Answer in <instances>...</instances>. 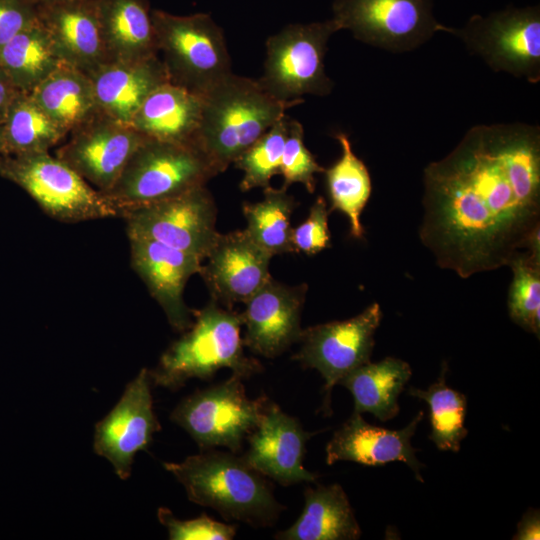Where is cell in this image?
I'll list each match as a JSON object with an SVG mask.
<instances>
[{"label": "cell", "instance_id": "obj_1", "mask_svg": "<svg viewBox=\"0 0 540 540\" xmlns=\"http://www.w3.org/2000/svg\"><path fill=\"white\" fill-rule=\"evenodd\" d=\"M419 237L461 278L508 266L540 233V128H470L423 173Z\"/></svg>", "mask_w": 540, "mask_h": 540}, {"label": "cell", "instance_id": "obj_2", "mask_svg": "<svg viewBox=\"0 0 540 540\" xmlns=\"http://www.w3.org/2000/svg\"><path fill=\"white\" fill-rule=\"evenodd\" d=\"M303 99L281 101L251 78L231 73L203 95L195 145L217 173L230 164Z\"/></svg>", "mask_w": 540, "mask_h": 540}, {"label": "cell", "instance_id": "obj_3", "mask_svg": "<svg viewBox=\"0 0 540 540\" xmlns=\"http://www.w3.org/2000/svg\"><path fill=\"white\" fill-rule=\"evenodd\" d=\"M163 467L180 482L190 501L216 510L227 520L269 526L284 509L265 476L233 452L208 451Z\"/></svg>", "mask_w": 540, "mask_h": 540}, {"label": "cell", "instance_id": "obj_4", "mask_svg": "<svg viewBox=\"0 0 540 540\" xmlns=\"http://www.w3.org/2000/svg\"><path fill=\"white\" fill-rule=\"evenodd\" d=\"M194 316L192 325L149 371L152 384L174 391L193 378L208 380L223 368L242 379L261 370V365L244 353L240 313L211 300Z\"/></svg>", "mask_w": 540, "mask_h": 540}, {"label": "cell", "instance_id": "obj_5", "mask_svg": "<svg viewBox=\"0 0 540 540\" xmlns=\"http://www.w3.org/2000/svg\"><path fill=\"white\" fill-rule=\"evenodd\" d=\"M218 173L195 144L146 138L105 193L119 211L159 202L206 183Z\"/></svg>", "mask_w": 540, "mask_h": 540}, {"label": "cell", "instance_id": "obj_6", "mask_svg": "<svg viewBox=\"0 0 540 540\" xmlns=\"http://www.w3.org/2000/svg\"><path fill=\"white\" fill-rule=\"evenodd\" d=\"M152 22L169 82L203 96L233 73L223 30L209 14L155 9Z\"/></svg>", "mask_w": 540, "mask_h": 540}, {"label": "cell", "instance_id": "obj_7", "mask_svg": "<svg viewBox=\"0 0 540 540\" xmlns=\"http://www.w3.org/2000/svg\"><path fill=\"white\" fill-rule=\"evenodd\" d=\"M0 174L64 223L120 217L114 204L56 156L35 152L0 157Z\"/></svg>", "mask_w": 540, "mask_h": 540}, {"label": "cell", "instance_id": "obj_8", "mask_svg": "<svg viewBox=\"0 0 540 540\" xmlns=\"http://www.w3.org/2000/svg\"><path fill=\"white\" fill-rule=\"evenodd\" d=\"M339 27L334 19L309 24H290L266 41L262 76L257 79L281 101L304 95H328L334 82L325 73L324 57L330 37Z\"/></svg>", "mask_w": 540, "mask_h": 540}, {"label": "cell", "instance_id": "obj_9", "mask_svg": "<svg viewBox=\"0 0 540 540\" xmlns=\"http://www.w3.org/2000/svg\"><path fill=\"white\" fill-rule=\"evenodd\" d=\"M466 48L491 69L540 81L539 6L508 7L486 17L472 16L463 28H450Z\"/></svg>", "mask_w": 540, "mask_h": 540}, {"label": "cell", "instance_id": "obj_10", "mask_svg": "<svg viewBox=\"0 0 540 540\" xmlns=\"http://www.w3.org/2000/svg\"><path fill=\"white\" fill-rule=\"evenodd\" d=\"M264 398L250 399L242 378L232 377L180 401L170 419L182 427L202 450L226 447L238 452L259 424Z\"/></svg>", "mask_w": 540, "mask_h": 540}, {"label": "cell", "instance_id": "obj_11", "mask_svg": "<svg viewBox=\"0 0 540 540\" xmlns=\"http://www.w3.org/2000/svg\"><path fill=\"white\" fill-rule=\"evenodd\" d=\"M332 19L357 40L392 52L414 50L436 32L450 31L434 18L431 0H335Z\"/></svg>", "mask_w": 540, "mask_h": 540}, {"label": "cell", "instance_id": "obj_12", "mask_svg": "<svg viewBox=\"0 0 540 540\" xmlns=\"http://www.w3.org/2000/svg\"><path fill=\"white\" fill-rule=\"evenodd\" d=\"M217 208L205 186L180 195L125 210L129 237L155 240L167 246L206 259L219 232Z\"/></svg>", "mask_w": 540, "mask_h": 540}, {"label": "cell", "instance_id": "obj_13", "mask_svg": "<svg viewBox=\"0 0 540 540\" xmlns=\"http://www.w3.org/2000/svg\"><path fill=\"white\" fill-rule=\"evenodd\" d=\"M382 312L373 303L355 317L303 329L294 359L304 367L316 369L324 378V409H330L333 387L352 370L370 361L374 333Z\"/></svg>", "mask_w": 540, "mask_h": 540}, {"label": "cell", "instance_id": "obj_14", "mask_svg": "<svg viewBox=\"0 0 540 540\" xmlns=\"http://www.w3.org/2000/svg\"><path fill=\"white\" fill-rule=\"evenodd\" d=\"M56 157L94 185L107 192L138 146L147 138L131 124L112 118L99 109L72 129Z\"/></svg>", "mask_w": 540, "mask_h": 540}, {"label": "cell", "instance_id": "obj_15", "mask_svg": "<svg viewBox=\"0 0 540 540\" xmlns=\"http://www.w3.org/2000/svg\"><path fill=\"white\" fill-rule=\"evenodd\" d=\"M151 384L149 370L141 369L95 426L93 449L112 464L122 480L130 476L135 455L147 450L153 434L161 429L153 410Z\"/></svg>", "mask_w": 540, "mask_h": 540}, {"label": "cell", "instance_id": "obj_16", "mask_svg": "<svg viewBox=\"0 0 540 540\" xmlns=\"http://www.w3.org/2000/svg\"><path fill=\"white\" fill-rule=\"evenodd\" d=\"M271 258L245 229L219 233L199 274L212 300L230 309L245 303L268 281Z\"/></svg>", "mask_w": 540, "mask_h": 540}, {"label": "cell", "instance_id": "obj_17", "mask_svg": "<svg viewBox=\"0 0 540 540\" xmlns=\"http://www.w3.org/2000/svg\"><path fill=\"white\" fill-rule=\"evenodd\" d=\"M307 285L288 286L272 276L246 302L241 314L244 346L266 358L282 354L298 342Z\"/></svg>", "mask_w": 540, "mask_h": 540}, {"label": "cell", "instance_id": "obj_18", "mask_svg": "<svg viewBox=\"0 0 540 540\" xmlns=\"http://www.w3.org/2000/svg\"><path fill=\"white\" fill-rule=\"evenodd\" d=\"M131 267L161 306L170 325L186 331L193 323L183 299L189 278L199 273L202 260L155 240L129 237Z\"/></svg>", "mask_w": 540, "mask_h": 540}, {"label": "cell", "instance_id": "obj_19", "mask_svg": "<svg viewBox=\"0 0 540 540\" xmlns=\"http://www.w3.org/2000/svg\"><path fill=\"white\" fill-rule=\"evenodd\" d=\"M311 436L296 418L267 401L259 424L247 438L249 448L243 457L283 486L314 482L317 476L303 466L305 445Z\"/></svg>", "mask_w": 540, "mask_h": 540}, {"label": "cell", "instance_id": "obj_20", "mask_svg": "<svg viewBox=\"0 0 540 540\" xmlns=\"http://www.w3.org/2000/svg\"><path fill=\"white\" fill-rule=\"evenodd\" d=\"M37 14L63 62L87 75L108 63L95 0L40 4Z\"/></svg>", "mask_w": 540, "mask_h": 540}, {"label": "cell", "instance_id": "obj_21", "mask_svg": "<svg viewBox=\"0 0 540 540\" xmlns=\"http://www.w3.org/2000/svg\"><path fill=\"white\" fill-rule=\"evenodd\" d=\"M423 418L420 411L403 429L390 430L367 423L359 413L351 417L334 432L326 446V462L352 461L365 466H381L393 461L408 465L419 481L423 466L415 455L411 438Z\"/></svg>", "mask_w": 540, "mask_h": 540}, {"label": "cell", "instance_id": "obj_22", "mask_svg": "<svg viewBox=\"0 0 540 540\" xmlns=\"http://www.w3.org/2000/svg\"><path fill=\"white\" fill-rule=\"evenodd\" d=\"M88 76L98 109L128 124L145 99L169 81L158 55L138 61L108 62Z\"/></svg>", "mask_w": 540, "mask_h": 540}, {"label": "cell", "instance_id": "obj_23", "mask_svg": "<svg viewBox=\"0 0 540 540\" xmlns=\"http://www.w3.org/2000/svg\"><path fill=\"white\" fill-rule=\"evenodd\" d=\"M202 107L203 96L168 81L145 99L130 124L150 139L195 144Z\"/></svg>", "mask_w": 540, "mask_h": 540}, {"label": "cell", "instance_id": "obj_24", "mask_svg": "<svg viewBox=\"0 0 540 540\" xmlns=\"http://www.w3.org/2000/svg\"><path fill=\"white\" fill-rule=\"evenodd\" d=\"M108 62L158 55L148 0H95Z\"/></svg>", "mask_w": 540, "mask_h": 540}, {"label": "cell", "instance_id": "obj_25", "mask_svg": "<svg viewBox=\"0 0 540 540\" xmlns=\"http://www.w3.org/2000/svg\"><path fill=\"white\" fill-rule=\"evenodd\" d=\"M296 522L275 535L279 540H355L361 536L348 497L339 484L307 487Z\"/></svg>", "mask_w": 540, "mask_h": 540}, {"label": "cell", "instance_id": "obj_26", "mask_svg": "<svg viewBox=\"0 0 540 540\" xmlns=\"http://www.w3.org/2000/svg\"><path fill=\"white\" fill-rule=\"evenodd\" d=\"M412 375L410 365L398 358L386 357L370 361L348 373L339 384L354 399V412H369L381 421L394 418L399 412L398 397Z\"/></svg>", "mask_w": 540, "mask_h": 540}, {"label": "cell", "instance_id": "obj_27", "mask_svg": "<svg viewBox=\"0 0 540 540\" xmlns=\"http://www.w3.org/2000/svg\"><path fill=\"white\" fill-rule=\"evenodd\" d=\"M29 94L67 133L98 110L90 77L65 62Z\"/></svg>", "mask_w": 540, "mask_h": 540}, {"label": "cell", "instance_id": "obj_28", "mask_svg": "<svg viewBox=\"0 0 540 540\" xmlns=\"http://www.w3.org/2000/svg\"><path fill=\"white\" fill-rule=\"evenodd\" d=\"M47 31L39 21L0 48V65L15 87L30 93L62 63Z\"/></svg>", "mask_w": 540, "mask_h": 540}, {"label": "cell", "instance_id": "obj_29", "mask_svg": "<svg viewBox=\"0 0 540 540\" xmlns=\"http://www.w3.org/2000/svg\"><path fill=\"white\" fill-rule=\"evenodd\" d=\"M334 137L341 146L342 154L324 171L331 201L330 212L339 210L344 213L349 220L350 235L361 239L364 228L360 217L372 189L370 174L364 162L354 153L348 136L340 132Z\"/></svg>", "mask_w": 540, "mask_h": 540}, {"label": "cell", "instance_id": "obj_30", "mask_svg": "<svg viewBox=\"0 0 540 540\" xmlns=\"http://www.w3.org/2000/svg\"><path fill=\"white\" fill-rule=\"evenodd\" d=\"M2 125L4 155L49 152L68 135L29 93L24 92L15 96Z\"/></svg>", "mask_w": 540, "mask_h": 540}, {"label": "cell", "instance_id": "obj_31", "mask_svg": "<svg viewBox=\"0 0 540 540\" xmlns=\"http://www.w3.org/2000/svg\"><path fill=\"white\" fill-rule=\"evenodd\" d=\"M264 198L255 203L244 202L242 211L247 220L249 236L272 256L295 252L290 225L291 214L296 207L295 199L287 189L268 186L263 189Z\"/></svg>", "mask_w": 540, "mask_h": 540}, {"label": "cell", "instance_id": "obj_32", "mask_svg": "<svg viewBox=\"0 0 540 540\" xmlns=\"http://www.w3.org/2000/svg\"><path fill=\"white\" fill-rule=\"evenodd\" d=\"M446 371L447 366L444 362L441 374L435 383L426 390L410 388L408 393L428 403L431 424L429 438L437 448L458 452L461 441L468 433L464 425L467 400L464 394L446 385Z\"/></svg>", "mask_w": 540, "mask_h": 540}, {"label": "cell", "instance_id": "obj_33", "mask_svg": "<svg viewBox=\"0 0 540 540\" xmlns=\"http://www.w3.org/2000/svg\"><path fill=\"white\" fill-rule=\"evenodd\" d=\"M513 279L508 295L510 318L539 338L540 334V241L519 253L508 264Z\"/></svg>", "mask_w": 540, "mask_h": 540}, {"label": "cell", "instance_id": "obj_34", "mask_svg": "<svg viewBox=\"0 0 540 540\" xmlns=\"http://www.w3.org/2000/svg\"><path fill=\"white\" fill-rule=\"evenodd\" d=\"M289 117L283 116L233 163L244 175L241 191L270 186L271 178L280 174L281 160L288 134Z\"/></svg>", "mask_w": 540, "mask_h": 540}, {"label": "cell", "instance_id": "obj_35", "mask_svg": "<svg viewBox=\"0 0 540 540\" xmlns=\"http://www.w3.org/2000/svg\"><path fill=\"white\" fill-rule=\"evenodd\" d=\"M325 169L319 165L313 154L304 143V129L302 124L289 119L288 134L284 145L280 174L284 178L283 186L288 188L293 183L303 184L309 193L315 190V174L324 173Z\"/></svg>", "mask_w": 540, "mask_h": 540}, {"label": "cell", "instance_id": "obj_36", "mask_svg": "<svg viewBox=\"0 0 540 540\" xmlns=\"http://www.w3.org/2000/svg\"><path fill=\"white\" fill-rule=\"evenodd\" d=\"M159 522L166 527L171 540H231L236 535L237 526L210 518L206 514L180 520L165 507L157 511Z\"/></svg>", "mask_w": 540, "mask_h": 540}, {"label": "cell", "instance_id": "obj_37", "mask_svg": "<svg viewBox=\"0 0 540 540\" xmlns=\"http://www.w3.org/2000/svg\"><path fill=\"white\" fill-rule=\"evenodd\" d=\"M329 213L325 199L317 197L307 219L292 228L291 242L295 252L314 255L330 246Z\"/></svg>", "mask_w": 540, "mask_h": 540}, {"label": "cell", "instance_id": "obj_38", "mask_svg": "<svg viewBox=\"0 0 540 540\" xmlns=\"http://www.w3.org/2000/svg\"><path fill=\"white\" fill-rule=\"evenodd\" d=\"M37 22V5L32 0H0V48Z\"/></svg>", "mask_w": 540, "mask_h": 540}, {"label": "cell", "instance_id": "obj_39", "mask_svg": "<svg viewBox=\"0 0 540 540\" xmlns=\"http://www.w3.org/2000/svg\"><path fill=\"white\" fill-rule=\"evenodd\" d=\"M539 513L536 510L527 512L518 523L517 533L513 539L531 540L539 539L540 521Z\"/></svg>", "mask_w": 540, "mask_h": 540}, {"label": "cell", "instance_id": "obj_40", "mask_svg": "<svg viewBox=\"0 0 540 540\" xmlns=\"http://www.w3.org/2000/svg\"><path fill=\"white\" fill-rule=\"evenodd\" d=\"M20 91L0 65V122L3 123L8 107Z\"/></svg>", "mask_w": 540, "mask_h": 540}, {"label": "cell", "instance_id": "obj_41", "mask_svg": "<svg viewBox=\"0 0 540 540\" xmlns=\"http://www.w3.org/2000/svg\"><path fill=\"white\" fill-rule=\"evenodd\" d=\"M5 154L4 150V136H3V125L0 122V157Z\"/></svg>", "mask_w": 540, "mask_h": 540}, {"label": "cell", "instance_id": "obj_42", "mask_svg": "<svg viewBox=\"0 0 540 540\" xmlns=\"http://www.w3.org/2000/svg\"><path fill=\"white\" fill-rule=\"evenodd\" d=\"M32 1L36 5H40V4L52 3V2L62 1V0H32Z\"/></svg>", "mask_w": 540, "mask_h": 540}]
</instances>
